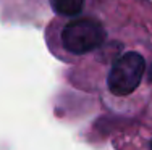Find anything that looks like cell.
Listing matches in <instances>:
<instances>
[{
    "label": "cell",
    "mask_w": 152,
    "mask_h": 150,
    "mask_svg": "<svg viewBox=\"0 0 152 150\" xmlns=\"http://www.w3.org/2000/svg\"><path fill=\"white\" fill-rule=\"evenodd\" d=\"M105 42V29L96 20L79 18L65 24L61 31V45L73 55L92 52Z\"/></svg>",
    "instance_id": "obj_1"
},
{
    "label": "cell",
    "mask_w": 152,
    "mask_h": 150,
    "mask_svg": "<svg viewBox=\"0 0 152 150\" xmlns=\"http://www.w3.org/2000/svg\"><path fill=\"white\" fill-rule=\"evenodd\" d=\"M146 71V60L137 52L123 53L115 60L107 78L108 91L113 95L123 97L129 95L139 87L141 79Z\"/></svg>",
    "instance_id": "obj_2"
},
{
    "label": "cell",
    "mask_w": 152,
    "mask_h": 150,
    "mask_svg": "<svg viewBox=\"0 0 152 150\" xmlns=\"http://www.w3.org/2000/svg\"><path fill=\"white\" fill-rule=\"evenodd\" d=\"M52 7L58 15L76 16L78 13H81L84 0H52Z\"/></svg>",
    "instance_id": "obj_3"
}]
</instances>
